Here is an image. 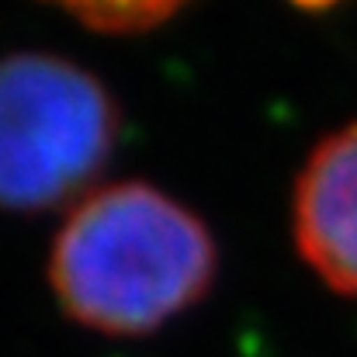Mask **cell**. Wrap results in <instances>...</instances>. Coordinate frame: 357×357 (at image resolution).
<instances>
[{"label":"cell","instance_id":"1","mask_svg":"<svg viewBox=\"0 0 357 357\" xmlns=\"http://www.w3.org/2000/svg\"><path fill=\"white\" fill-rule=\"evenodd\" d=\"M52 291L87 330L142 337L191 309L215 278L205 222L146 184L87 195L52 243Z\"/></svg>","mask_w":357,"mask_h":357},{"label":"cell","instance_id":"2","mask_svg":"<svg viewBox=\"0 0 357 357\" xmlns=\"http://www.w3.org/2000/svg\"><path fill=\"white\" fill-rule=\"evenodd\" d=\"M115 105L59 56L0 59V205L52 208L80 195L115 142Z\"/></svg>","mask_w":357,"mask_h":357},{"label":"cell","instance_id":"3","mask_svg":"<svg viewBox=\"0 0 357 357\" xmlns=\"http://www.w3.org/2000/svg\"><path fill=\"white\" fill-rule=\"evenodd\" d=\"M295 239L333 291L357 298V121L309 156L295 188Z\"/></svg>","mask_w":357,"mask_h":357},{"label":"cell","instance_id":"4","mask_svg":"<svg viewBox=\"0 0 357 357\" xmlns=\"http://www.w3.org/2000/svg\"><path fill=\"white\" fill-rule=\"evenodd\" d=\"M101 31H142L167 21L188 0H45Z\"/></svg>","mask_w":357,"mask_h":357},{"label":"cell","instance_id":"5","mask_svg":"<svg viewBox=\"0 0 357 357\" xmlns=\"http://www.w3.org/2000/svg\"><path fill=\"white\" fill-rule=\"evenodd\" d=\"M291 3H298V7H326L333 0H291Z\"/></svg>","mask_w":357,"mask_h":357}]
</instances>
